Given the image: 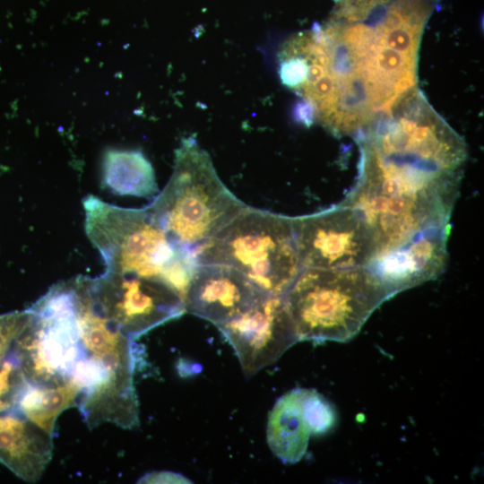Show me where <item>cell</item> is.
<instances>
[{
	"mask_svg": "<svg viewBox=\"0 0 484 484\" xmlns=\"http://www.w3.org/2000/svg\"><path fill=\"white\" fill-rule=\"evenodd\" d=\"M28 310L29 322L13 350L29 383L73 384L87 411L109 407L132 391L134 377L124 371L119 346L82 330L73 279L52 286Z\"/></svg>",
	"mask_w": 484,
	"mask_h": 484,
	"instance_id": "1",
	"label": "cell"
},
{
	"mask_svg": "<svg viewBox=\"0 0 484 484\" xmlns=\"http://www.w3.org/2000/svg\"><path fill=\"white\" fill-rule=\"evenodd\" d=\"M359 151V177L341 203L362 212L375 232L378 255L423 231L450 225L462 173Z\"/></svg>",
	"mask_w": 484,
	"mask_h": 484,
	"instance_id": "2",
	"label": "cell"
},
{
	"mask_svg": "<svg viewBox=\"0 0 484 484\" xmlns=\"http://www.w3.org/2000/svg\"><path fill=\"white\" fill-rule=\"evenodd\" d=\"M85 231L107 272L164 281L183 293L197 264L175 243L147 206L123 208L90 195L83 200Z\"/></svg>",
	"mask_w": 484,
	"mask_h": 484,
	"instance_id": "3",
	"label": "cell"
},
{
	"mask_svg": "<svg viewBox=\"0 0 484 484\" xmlns=\"http://www.w3.org/2000/svg\"><path fill=\"white\" fill-rule=\"evenodd\" d=\"M246 206L221 181L209 153L189 136L175 151L169 182L147 208L175 243L194 253Z\"/></svg>",
	"mask_w": 484,
	"mask_h": 484,
	"instance_id": "4",
	"label": "cell"
},
{
	"mask_svg": "<svg viewBox=\"0 0 484 484\" xmlns=\"http://www.w3.org/2000/svg\"><path fill=\"white\" fill-rule=\"evenodd\" d=\"M299 341L345 342L389 298L367 267L302 268L284 294Z\"/></svg>",
	"mask_w": 484,
	"mask_h": 484,
	"instance_id": "5",
	"label": "cell"
},
{
	"mask_svg": "<svg viewBox=\"0 0 484 484\" xmlns=\"http://www.w3.org/2000/svg\"><path fill=\"white\" fill-rule=\"evenodd\" d=\"M194 257L197 264L232 266L272 296H284L302 269L292 217L248 205Z\"/></svg>",
	"mask_w": 484,
	"mask_h": 484,
	"instance_id": "6",
	"label": "cell"
},
{
	"mask_svg": "<svg viewBox=\"0 0 484 484\" xmlns=\"http://www.w3.org/2000/svg\"><path fill=\"white\" fill-rule=\"evenodd\" d=\"M302 268L368 267L378 255L373 229L362 212L339 203L319 212L292 217Z\"/></svg>",
	"mask_w": 484,
	"mask_h": 484,
	"instance_id": "7",
	"label": "cell"
},
{
	"mask_svg": "<svg viewBox=\"0 0 484 484\" xmlns=\"http://www.w3.org/2000/svg\"><path fill=\"white\" fill-rule=\"evenodd\" d=\"M87 281L100 313L132 340L186 312L181 293L159 280L105 271Z\"/></svg>",
	"mask_w": 484,
	"mask_h": 484,
	"instance_id": "8",
	"label": "cell"
},
{
	"mask_svg": "<svg viewBox=\"0 0 484 484\" xmlns=\"http://www.w3.org/2000/svg\"><path fill=\"white\" fill-rule=\"evenodd\" d=\"M217 328L233 347L246 377L274 363L299 341L283 296L268 295Z\"/></svg>",
	"mask_w": 484,
	"mask_h": 484,
	"instance_id": "9",
	"label": "cell"
},
{
	"mask_svg": "<svg viewBox=\"0 0 484 484\" xmlns=\"http://www.w3.org/2000/svg\"><path fill=\"white\" fill-rule=\"evenodd\" d=\"M266 296L232 266L197 264L183 293V301L186 312L218 326L245 313Z\"/></svg>",
	"mask_w": 484,
	"mask_h": 484,
	"instance_id": "10",
	"label": "cell"
},
{
	"mask_svg": "<svg viewBox=\"0 0 484 484\" xmlns=\"http://www.w3.org/2000/svg\"><path fill=\"white\" fill-rule=\"evenodd\" d=\"M451 225L423 231L402 246L378 255L367 268L389 298L440 276L448 262Z\"/></svg>",
	"mask_w": 484,
	"mask_h": 484,
	"instance_id": "11",
	"label": "cell"
},
{
	"mask_svg": "<svg viewBox=\"0 0 484 484\" xmlns=\"http://www.w3.org/2000/svg\"><path fill=\"white\" fill-rule=\"evenodd\" d=\"M52 436L16 408L0 413V462L16 476L36 482L52 458Z\"/></svg>",
	"mask_w": 484,
	"mask_h": 484,
	"instance_id": "12",
	"label": "cell"
},
{
	"mask_svg": "<svg viewBox=\"0 0 484 484\" xmlns=\"http://www.w3.org/2000/svg\"><path fill=\"white\" fill-rule=\"evenodd\" d=\"M305 395L306 389L300 388L285 393L276 402L269 416L267 441L273 454L283 462L299 461L313 433Z\"/></svg>",
	"mask_w": 484,
	"mask_h": 484,
	"instance_id": "13",
	"label": "cell"
},
{
	"mask_svg": "<svg viewBox=\"0 0 484 484\" xmlns=\"http://www.w3.org/2000/svg\"><path fill=\"white\" fill-rule=\"evenodd\" d=\"M102 170L103 183L113 194L151 197L159 191L154 169L140 151H106Z\"/></svg>",
	"mask_w": 484,
	"mask_h": 484,
	"instance_id": "14",
	"label": "cell"
},
{
	"mask_svg": "<svg viewBox=\"0 0 484 484\" xmlns=\"http://www.w3.org/2000/svg\"><path fill=\"white\" fill-rule=\"evenodd\" d=\"M80 390L73 384L36 385L28 382L16 409L49 435L57 416L65 409L77 406Z\"/></svg>",
	"mask_w": 484,
	"mask_h": 484,
	"instance_id": "15",
	"label": "cell"
},
{
	"mask_svg": "<svg viewBox=\"0 0 484 484\" xmlns=\"http://www.w3.org/2000/svg\"><path fill=\"white\" fill-rule=\"evenodd\" d=\"M27 384L21 362L12 349L0 361V413L16 408Z\"/></svg>",
	"mask_w": 484,
	"mask_h": 484,
	"instance_id": "16",
	"label": "cell"
},
{
	"mask_svg": "<svg viewBox=\"0 0 484 484\" xmlns=\"http://www.w3.org/2000/svg\"><path fill=\"white\" fill-rule=\"evenodd\" d=\"M330 20L341 22H362L385 7L391 0H334Z\"/></svg>",
	"mask_w": 484,
	"mask_h": 484,
	"instance_id": "17",
	"label": "cell"
},
{
	"mask_svg": "<svg viewBox=\"0 0 484 484\" xmlns=\"http://www.w3.org/2000/svg\"><path fill=\"white\" fill-rule=\"evenodd\" d=\"M29 319L28 309L0 315V361L10 353Z\"/></svg>",
	"mask_w": 484,
	"mask_h": 484,
	"instance_id": "18",
	"label": "cell"
}]
</instances>
